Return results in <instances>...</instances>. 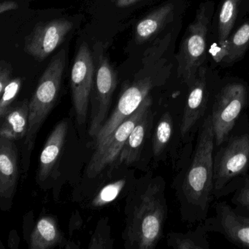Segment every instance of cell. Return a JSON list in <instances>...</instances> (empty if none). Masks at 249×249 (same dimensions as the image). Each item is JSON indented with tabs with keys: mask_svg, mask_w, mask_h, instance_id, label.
I'll return each mask as SVG.
<instances>
[{
	"mask_svg": "<svg viewBox=\"0 0 249 249\" xmlns=\"http://www.w3.org/2000/svg\"><path fill=\"white\" fill-rule=\"evenodd\" d=\"M214 132L209 112L196 134L190 157L173 180L182 221L202 223L208 217L214 199Z\"/></svg>",
	"mask_w": 249,
	"mask_h": 249,
	"instance_id": "cell-1",
	"label": "cell"
},
{
	"mask_svg": "<svg viewBox=\"0 0 249 249\" xmlns=\"http://www.w3.org/2000/svg\"><path fill=\"white\" fill-rule=\"evenodd\" d=\"M249 176V116L245 112L213 154V197L234 193Z\"/></svg>",
	"mask_w": 249,
	"mask_h": 249,
	"instance_id": "cell-2",
	"label": "cell"
},
{
	"mask_svg": "<svg viewBox=\"0 0 249 249\" xmlns=\"http://www.w3.org/2000/svg\"><path fill=\"white\" fill-rule=\"evenodd\" d=\"M164 192L162 178L151 179L148 183L126 226L129 247L154 249L161 240L168 211Z\"/></svg>",
	"mask_w": 249,
	"mask_h": 249,
	"instance_id": "cell-3",
	"label": "cell"
},
{
	"mask_svg": "<svg viewBox=\"0 0 249 249\" xmlns=\"http://www.w3.org/2000/svg\"><path fill=\"white\" fill-rule=\"evenodd\" d=\"M215 13L213 0H204L199 3L175 56L178 78L187 89L193 85L200 68L205 65Z\"/></svg>",
	"mask_w": 249,
	"mask_h": 249,
	"instance_id": "cell-4",
	"label": "cell"
},
{
	"mask_svg": "<svg viewBox=\"0 0 249 249\" xmlns=\"http://www.w3.org/2000/svg\"><path fill=\"white\" fill-rule=\"evenodd\" d=\"M66 53L62 49L51 60L40 78L30 101L29 127L24 143V169H28L29 160L36 144L37 133L59 97Z\"/></svg>",
	"mask_w": 249,
	"mask_h": 249,
	"instance_id": "cell-5",
	"label": "cell"
},
{
	"mask_svg": "<svg viewBox=\"0 0 249 249\" xmlns=\"http://www.w3.org/2000/svg\"><path fill=\"white\" fill-rule=\"evenodd\" d=\"M249 107V84L238 78L219 81L211 104V113L218 148L227 139L242 115Z\"/></svg>",
	"mask_w": 249,
	"mask_h": 249,
	"instance_id": "cell-6",
	"label": "cell"
},
{
	"mask_svg": "<svg viewBox=\"0 0 249 249\" xmlns=\"http://www.w3.org/2000/svg\"><path fill=\"white\" fill-rule=\"evenodd\" d=\"M216 80L206 65L199 69L193 85L188 89L181 119V138L185 150L193 151L196 134L209 113L215 89Z\"/></svg>",
	"mask_w": 249,
	"mask_h": 249,
	"instance_id": "cell-7",
	"label": "cell"
},
{
	"mask_svg": "<svg viewBox=\"0 0 249 249\" xmlns=\"http://www.w3.org/2000/svg\"><path fill=\"white\" fill-rule=\"evenodd\" d=\"M183 108L164 110L154 127L152 135L153 156L157 161L166 160L170 154L174 159L175 168L178 171L187 161L191 154L185 150L181 138Z\"/></svg>",
	"mask_w": 249,
	"mask_h": 249,
	"instance_id": "cell-8",
	"label": "cell"
},
{
	"mask_svg": "<svg viewBox=\"0 0 249 249\" xmlns=\"http://www.w3.org/2000/svg\"><path fill=\"white\" fill-rule=\"evenodd\" d=\"M153 106L151 94L141 103L135 113L125 120L100 148L95 149L87 167V176L90 178L97 177L107 166L114 162L122 152V148L138 121L145 110Z\"/></svg>",
	"mask_w": 249,
	"mask_h": 249,
	"instance_id": "cell-9",
	"label": "cell"
},
{
	"mask_svg": "<svg viewBox=\"0 0 249 249\" xmlns=\"http://www.w3.org/2000/svg\"><path fill=\"white\" fill-rule=\"evenodd\" d=\"M117 74L106 57H102L96 69L95 81L91 93V124L89 135L95 139L106 122L113 92L117 85Z\"/></svg>",
	"mask_w": 249,
	"mask_h": 249,
	"instance_id": "cell-10",
	"label": "cell"
},
{
	"mask_svg": "<svg viewBox=\"0 0 249 249\" xmlns=\"http://www.w3.org/2000/svg\"><path fill=\"white\" fill-rule=\"evenodd\" d=\"M157 81L152 77L141 78L131 84L121 94L116 108L111 116L105 122L95 139V149L100 148L106 140L112 135L124 122L130 117L141 103L148 97L151 90L157 85Z\"/></svg>",
	"mask_w": 249,
	"mask_h": 249,
	"instance_id": "cell-11",
	"label": "cell"
},
{
	"mask_svg": "<svg viewBox=\"0 0 249 249\" xmlns=\"http://www.w3.org/2000/svg\"><path fill=\"white\" fill-rule=\"evenodd\" d=\"M94 73L92 55L89 46L84 43L74 59L71 76L72 101L80 125L84 124L87 121Z\"/></svg>",
	"mask_w": 249,
	"mask_h": 249,
	"instance_id": "cell-12",
	"label": "cell"
},
{
	"mask_svg": "<svg viewBox=\"0 0 249 249\" xmlns=\"http://www.w3.org/2000/svg\"><path fill=\"white\" fill-rule=\"evenodd\" d=\"M215 215L202 222L208 232H216L240 249H249V215L237 212L227 202L213 204Z\"/></svg>",
	"mask_w": 249,
	"mask_h": 249,
	"instance_id": "cell-13",
	"label": "cell"
},
{
	"mask_svg": "<svg viewBox=\"0 0 249 249\" xmlns=\"http://www.w3.org/2000/svg\"><path fill=\"white\" fill-rule=\"evenodd\" d=\"M72 27L68 20L39 23L26 38L25 52L38 62L45 60L60 46Z\"/></svg>",
	"mask_w": 249,
	"mask_h": 249,
	"instance_id": "cell-14",
	"label": "cell"
},
{
	"mask_svg": "<svg viewBox=\"0 0 249 249\" xmlns=\"http://www.w3.org/2000/svg\"><path fill=\"white\" fill-rule=\"evenodd\" d=\"M188 0H170L142 18L136 27L135 40L138 44L145 43L162 31L169 24L183 18Z\"/></svg>",
	"mask_w": 249,
	"mask_h": 249,
	"instance_id": "cell-15",
	"label": "cell"
},
{
	"mask_svg": "<svg viewBox=\"0 0 249 249\" xmlns=\"http://www.w3.org/2000/svg\"><path fill=\"white\" fill-rule=\"evenodd\" d=\"M249 17V0H221L213 21V46L222 44Z\"/></svg>",
	"mask_w": 249,
	"mask_h": 249,
	"instance_id": "cell-16",
	"label": "cell"
},
{
	"mask_svg": "<svg viewBox=\"0 0 249 249\" xmlns=\"http://www.w3.org/2000/svg\"><path fill=\"white\" fill-rule=\"evenodd\" d=\"M249 49V17L222 44L212 46L209 53L215 63L228 68L241 61Z\"/></svg>",
	"mask_w": 249,
	"mask_h": 249,
	"instance_id": "cell-17",
	"label": "cell"
},
{
	"mask_svg": "<svg viewBox=\"0 0 249 249\" xmlns=\"http://www.w3.org/2000/svg\"><path fill=\"white\" fill-rule=\"evenodd\" d=\"M14 141L0 137V197L11 200L19 176L18 154Z\"/></svg>",
	"mask_w": 249,
	"mask_h": 249,
	"instance_id": "cell-18",
	"label": "cell"
},
{
	"mask_svg": "<svg viewBox=\"0 0 249 249\" xmlns=\"http://www.w3.org/2000/svg\"><path fill=\"white\" fill-rule=\"evenodd\" d=\"M68 129V122L62 121L48 138L39 160L37 178L40 182L46 180L54 170L66 141Z\"/></svg>",
	"mask_w": 249,
	"mask_h": 249,
	"instance_id": "cell-19",
	"label": "cell"
},
{
	"mask_svg": "<svg viewBox=\"0 0 249 249\" xmlns=\"http://www.w3.org/2000/svg\"><path fill=\"white\" fill-rule=\"evenodd\" d=\"M154 116L151 106L145 110L126 140L119 155L120 164H131L139 160L144 142L152 129Z\"/></svg>",
	"mask_w": 249,
	"mask_h": 249,
	"instance_id": "cell-20",
	"label": "cell"
},
{
	"mask_svg": "<svg viewBox=\"0 0 249 249\" xmlns=\"http://www.w3.org/2000/svg\"><path fill=\"white\" fill-rule=\"evenodd\" d=\"M30 102L27 100L13 104L1 119L0 137L12 141L25 138L29 127Z\"/></svg>",
	"mask_w": 249,
	"mask_h": 249,
	"instance_id": "cell-21",
	"label": "cell"
},
{
	"mask_svg": "<svg viewBox=\"0 0 249 249\" xmlns=\"http://www.w3.org/2000/svg\"><path fill=\"white\" fill-rule=\"evenodd\" d=\"M62 241V232L54 218L42 217L35 227L30 239V249H49Z\"/></svg>",
	"mask_w": 249,
	"mask_h": 249,
	"instance_id": "cell-22",
	"label": "cell"
},
{
	"mask_svg": "<svg viewBox=\"0 0 249 249\" xmlns=\"http://www.w3.org/2000/svg\"><path fill=\"white\" fill-rule=\"evenodd\" d=\"M208 231L202 223L187 232L171 231L167 234V244L174 249H209Z\"/></svg>",
	"mask_w": 249,
	"mask_h": 249,
	"instance_id": "cell-23",
	"label": "cell"
},
{
	"mask_svg": "<svg viewBox=\"0 0 249 249\" xmlns=\"http://www.w3.org/2000/svg\"><path fill=\"white\" fill-rule=\"evenodd\" d=\"M125 186V180L113 182L103 187L93 200L92 205L96 208L104 206L113 202L119 196Z\"/></svg>",
	"mask_w": 249,
	"mask_h": 249,
	"instance_id": "cell-24",
	"label": "cell"
},
{
	"mask_svg": "<svg viewBox=\"0 0 249 249\" xmlns=\"http://www.w3.org/2000/svg\"><path fill=\"white\" fill-rule=\"evenodd\" d=\"M21 84H22V81H21V78H17L11 80L4 90L3 93L1 94L0 119L3 118L5 113L9 110L10 107L13 106L14 100H16L18 92H19Z\"/></svg>",
	"mask_w": 249,
	"mask_h": 249,
	"instance_id": "cell-25",
	"label": "cell"
},
{
	"mask_svg": "<svg viewBox=\"0 0 249 249\" xmlns=\"http://www.w3.org/2000/svg\"><path fill=\"white\" fill-rule=\"evenodd\" d=\"M237 212L249 215V176L230 199Z\"/></svg>",
	"mask_w": 249,
	"mask_h": 249,
	"instance_id": "cell-26",
	"label": "cell"
},
{
	"mask_svg": "<svg viewBox=\"0 0 249 249\" xmlns=\"http://www.w3.org/2000/svg\"><path fill=\"white\" fill-rule=\"evenodd\" d=\"M113 241L110 237L109 231H100L98 227L94 235L91 237L89 249H105L112 248Z\"/></svg>",
	"mask_w": 249,
	"mask_h": 249,
	"instance_id": "cell-27",
	"label": "cell"
},
{
	"mask_svg": "<svg viewBox=\"0 0 249 249\" xmlns=\"http://www.w3.org/2000/svg\"><path fill=\"white\" fill-rule=\"evenodd\" d=\"M11 72L12 68L11 65L7 62L2 61L0 66V94L3 93L10 81H11Z\"/></svg>",
	"mask_w": 249,
	"mask_h": 249,
	"instance_id": "cell-28",
	"label": "cell"
},
{
	"mask_svg": "<svg viewBox=\"0 0 249 249\" xmlns=\"http://www.w3.org/2000/svg\"><path fill=\"white\" fill-rule=\"evenodd\" d=\"M18 5L14 1H5L0 5V14H5L7 11L18 9Z\"/></svg>",
	"mask_w": 249,
	"mask_h": 249,
	"instance_id": "cell-29",
	"label": "cell"
},
{
	"mask_svg": "<svg viewBox=\"0 0 249 249\" xmlns=\"http://www.w3.org/2000/svg\"><path fill=\"white\" fill-rule=\"evenodd\" d=\"M140 0H116V5L119 8H126L136 3Z\"/></svg>",
	"mask_w": 249,
	"mask_h": 249,
	"instance_id": "cell-30",
	"label": "cell"
}]
</instances>
